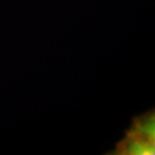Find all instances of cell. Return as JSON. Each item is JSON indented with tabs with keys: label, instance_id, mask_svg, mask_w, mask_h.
Returning a JSON list of instances; mask_svg holds the SVG:
<instances>
[{
	"label": "cell",
	"instance_id": "6da1fadb",
	"mask_svg": "<svg viewBox=\"0 0 155 155\" xmlns=\"http://www.w3.org/2000/svg\"><path fill=\"white\" fill-rule=\"evenodd\" d=\"M118 154H154V115L138 117L127 138L118 145Z\"/></svg>",
	"mask_w": 155,
	"mask_h": 155
}]
</instances>
